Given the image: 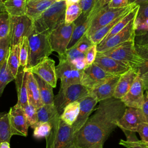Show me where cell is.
I'll return each instance as SVG.
<instances>
[{
	"label": "cell",
	"mask_w": 148,
	"mask_h": 148,
	"mask_svg": "<svg viewBox=\"0 0 148 148\" xmlns=\"http://www.w3.org/2000/svg\"><path fill=\"white\" fill-rule=\"evenodd\" d=\"M92 116L75 135L76 148H86L108 139L117 127V123L123 116L125 105L114 97L98 102Z\"/></svg>",
	"instance_id": "obj_1"
},
{
	"label": "cell",
	"mask_w": 148,
	"mask_h": 148,
	"mask_svg": "<svg viewBox=\"0 0 148 148\" xmlns=\"http://www.w3.org/2000/svg\"><path fill=\"white\" fill-rule=\"evenodd\" d=\"M66 7L65 0H58L54 2L34 20V29L49 35L58 25L65 22Z\"/></svg>",
	"instance_id": "obj_2"
},
{
	"label": "cell",
	"mask_w": 148,
	"mask_h": 148,
	"mask_svg": "<svg viewBox=\"0 0 148 148\" xmlns=\"http://www.w3.org/2000/svg\"><path fill=\"white\" fill-rule=\"evenodd\" d=\"M51 124V130L46 138V148H76L72 125L64 122L60 116Z\"/></svg>",
	"instance_id": "obj_3"
},
{
	"label": "cell",
	"mask_w": 148,
	"mask_h": 148,
	"mask_svg": "<svg viewBox=\"0 0 148 148\" xmlns=\"http://www.w3.org/2000/svg\"><path fill=\"white\" fill-rule=\"evenodd\" d=\"M28 57L25 69L31 68L43 58L49 57L53 51L49 35L36 32L35 29L28 36Z\"/></svg>",
	"instance_id": "obj_4"
},
{
	"label": "cell",
	"mask_w": 148,
	"mask_h": 148,
	"mask_svg": "<svg viewBox=\"0 0 148 148\" xmlns=\"http://www.w3.org/2000/svg\"><path fill=\"white\" fill-rule=\"evenodd\" d=\"M135 45L134 40H131L99 53L122 62L137 72L141 64V60L136 53Z\"/></svg>",
	"instance_id": "obj_5"
},
{
	"label": "cell",
	"mask_w": 148,
	"mask_h": 148,
	"mask_svg": "<svg viewBox=\"0 0 148 148\" xmlns=\"http://www.w3.org/2000/svg\"><path fill=\"white\" fill-rule=\"evenodd\" d=\"M88 95L89 90L81 83L60 87L59 92L54 97V105L61 114L67 105L74 101H79Z\"/></svg>",
	"instance_id": "obj_6"
},
{
	"label": "cell",
	"mask_w": 148,
	"mask_h": 148,
	"mask_svg": "<svg viewBox=\"0 0 148 148\" xmlns=\"http://www.w3.org/2000/svg\"><path fill=\"white\" fill-rule=\"evenodd\" d=\"M136 5L132 3L122 8H112L108 5L102 8L93 17L86 34L90 37L99 28L107 25L113 20L129 11Z\"/></svg>",
	"instance_id": "obj_7"
},
{
	"label": "cell",
	"mask_w": 148,
	"mask_h": 148,
	"mask_svg": "<svg viewBox=\"0 0 148 148\" xmlns=\"http://www.w3.org/2000/svg\"><path fill=\"white\" fill-rule=\"evenodd\" d=\"M75 27L74 22L70 24L63 22L49 35L51 49L53 51L57 52L58 56H65L67 46L71 40Z\"/></svg>",
	"instance_id": "obj_8"
},
{
	"label": "cell",
	"mask_w": 148,
	"mask_h": 148,
	"mask_svg": "<svg viewBox=\"0 0 148 148\" xmlns=\"http://www.w3.org/2000/svg\"><path fill=\"white\" fill-rule=\"evenodd\" d=\"M34 29V20L27 14L10 16V46L20 44L23 38L28 37Z\"/></svg>",
	"instance_id": "obj_9"
},
{
	"label": "cell",
	"mask_w": 148,
	"mask_h": 148,
	"mask_svg": "<svg viewBox=\"0 0 148 148\" xmlns=\"http://www.w3.org/2000/svg\"><path fill=\"white\" fill-rule=\"evenodd\" d=\"M59 64L56 66L58 79L61 80L60 87L81 83L83 71L76 69L66 59L65 56H58Z\"/></svg>",
	"instance_id": "obj_10"
},
{
	"label": "cell",
	"mask_w": 148,
	"mask_h": 148,
	"mask_svg": "<svg viewBox=\"0 0 148 148\" xmlns=\"http://www.w3.org/2000/svg\"><path fill=\"white\" fill-rule=\"evenodd\" d=\"M135 19L132 20L128 24L118 33L110 38L101 41L97 45V53H103L125 42L134 40L135 38Z\"/></svg>",
	"instance_id": "obj_11"
},
{
	"label": "cell",
	"mask_w": 148,
	"mask_h": 148,
	"mask_svg": "<svg viewBox=\"0 0 148 148\" xmlns=\"http://www.w3.org/2000/svg\"><path fill=\"white\" fill-rule=\"evenodd\" d=\"M28 72H31L50 84L53 88L57 85V76L55 66V61L49 57L43 58L35 66L25 69Z\"/></svg>",
	"instance_id": "obj_12"
},
{
	"label": "cell",
	"mask_w": 148,
	"mask_h": 148,
	"mask_svg": "<svg viewBox=\"0 0 148 148\" xmlns=\"http://www.w3.org/2000/svg\"><path fill=\"white\" fill-rule=\"evenodd\" d=\"M116 75H112L97 65L95 62L88 65L83 70L81 84L89 90L97 85Z\"/></svg>",
	"instance_id": "obj_13"
},
{
	"label": "cell",
	"mask_w": 148,
	"mask_h": 148,
	"mask_svg": "<svg viewBox=\"0 0 148 148\" xmlns=\"http://www.w3.org/2000/svg\"><path fill=\"white\" fill-rule=\"evenodd\" d=\"M10 126L12 135L27 136L28 135V124L23 108L16 104L11 107L8 112Z\"/></svg>",
	"instance_id": "obj_14"
},
{
	"label": "cell",
	"mask_w": 148,
	"mask_h": 148,
	"mask_svg": "<svg viewBox=\"0 0 148 148\" xmlns=\"http://www.w3.org/2000/svg\"><path fill=\"white\" fill-rule=\"evenodd\" d=\"M146 120L140 108L126 107L121 117L117 123V127L123 131L136 132L139 125Z\"/></svg>",
	"instance_id": "obj_15"
},
{
	"label": "cell",
	"mask_w": 148,
	"mask_h": 148,
	"mask_svg": "<svg viewBox=\"0 0 148 148\" xmlns=\"http://www.w3.org/2000/svg\"><path fill=\"white\" fill-rule=\"evenodd\" d=\"M144 90L142 79L138 75L130 90L121 100L126 107L141 108L144 100Z\"/></svg>",
	"instance_id": "obj_16"
},
{
	"label": "cell",
	"mask_w": 148,
	"mask_h": 148,
	"mask_svg": "<svg viewBox=\"0 0 148 148\" xmlns=\"http://www.w3.org/2000/svg\"><path fill=\"white\" fill-rule=\"evenodd\" d=\"M79 102L80 103V111L76 121L72 124L75 135L86 123L98 102L93 97L88 95L80 99Z\"/></svg>",
	"instance_id": "obj_17"
},
{
	"label": "cell",
	"mask_w": 148,
	"mask_h": 148,
	"mask_svg": "<svg viewBox=\"0 0 148 148\" xmlns=\"http://www.w3.org/2000/svg\"><path fill=\"white\" fill-rule=\"evenodd\" d=\"M120 76H113L97 85L89 90V95L95 98L98 102L113 97Z\"/></svg>",
	"instance_id": "obj_18"
},
{
	"label": "cell",
	"mask_w": 148,
	"mask_h": 148,
	"mask_svg": "<svg viewBox=\"0 0 148 148\" xmlns=\"http://www.w3.org/2000/svg\"><path fill=\"white\" fill-rule=\"evenodd\" d=\"M94 62L106 72L113 75H121L130 68L122 62L97 53Z\"/></svg>",
	"instance_id": "obj_19"
},
{
	"label": "cell",
	"mask_w": 148,
	"mask_h": 148,
	"mask_svg": "<svg viewBox=\"0 0 148 148\" xmlns=\"http://www.w3.org/2000/svg\"><path fill=\"white\" fill-rule=\"evenodd\" d=\"M138 75L137 72L131 68L121 74L116 85L113 97L121 99L130 90Z\"/></svg>",
	"instance_id": "obj_20"
},
{
	"label": "cell",
	"mask_w": 148,
	"mask_h": 148,
	"mask_svg": "<svg viewBox=\"0 0 148 148\" xmlns=\"http://www.w3.org/2000/svg\"><path fill=\"white\" fill-rule=\"evenodd\" d=\"M29 72L22 68L15 78V83L17 94V103L22 108L28 102L27 95V82Z\"/></svg>",
	"instance_id": "obj_21"
},
{
	"label": "cell",
	"mask_w": 148,
	"mask_h": 148,
	"mask_svg": "<svg viewBox=\"0 0 148 148\" xmlns=\"http://www.w3.org/2000/svg\"><path fill=\"white\" fill-rule=\"evenodd\" d=\"M57 1L58 0H27L26 14L34 20Z\"/></svg>",
	"instance_id": "obj_22"
},
{
	"label": "cell",
	"mask_w": 148,
	"mask_h": 148,
	"mask_svg": "<svg viewBox=\"0 0 148 148\" xmlns=\"http://www.w3.org/2000/svg\"><path fill=\"white\" fill-rule=\"evenodd\" d=\"M75 27L74 28L71 40L67 46V49L73 47L77 41L86 34L90 24V21L87 17L84 16L83 13L74 21Z\"/></svg>",
	"instance_id": "obj_23"
},
{
	"label": "cell",
	"mask_w": 148,
	"mask_h": 148,
	"mask_svg": "<svg viewBox=\"0 0 148 148\" xmlns=\"http://www.w3.org/2000/svg\"><path fill=\"white\" fill-rule=\"evenodd\" d=\"M27 95L28 102L36 108H38L43 105L41 100L37 81L34 73L31 72H29L28 78Z\"/></svg>",
	"instance_id": "obj_24"
},
{
	"label": "cell",
	"mask_w": 148,
	"mask_h": 148,
	"mask_svg": "<svg viewBox=\"0 0 148 148\" xmlns=\"http://www.w3.org/2000/svg\"><path fill=\"white\" fill-rule=\"evenodd\" d=\"M34 75L37 81L41 100L43 105H54V96L53 91V87L47 82L38 76Z\"/></svg>",
	"instance_id": "obj_25"
},
{
	"label": "cell",
	"mask_w": 148,
	"mask_h": 148,
	"mask_svg": "<svg viewBox=\"0 0 148 148\" xmlns=\"http://www.w3.org/2000/svg\"><path fill=\"white\" fill-rule=\"evenodd\" d=\"M38 121L51 123L60 116L54 105H43L37 108Z\"/></svg>",
	"instance_id": "obj_26"
},
{
	"label": "cell",
	"mask_w": 148,
	"mask_h": 148,
	"mask_svg": "<svg viewBox=\"0 0 148 148\" xmlns=\"http://www.w3.org/2000/svg\"><path fill=\"white\" fill-rule=\"evenodd\" d=\"M27 0H6L3 2L4 9L10 16L26 14Z\"/></svg>",
	"instance_id": "obj_27"
},
{
	"label": "cell",
	"mask_w": 148,
	"mask_h": 148,
	"mask_svg": "<svg viewBox=\"0 0 148 148\" xmlns=\"http://www.w3.org/2000/svg\"><path fill=\"white\" fill-rule=\"evenodd\" d=\"M139 5H136L134 8H132L131 10H130L114 27L113 28L110 30V31L106 35V36L102 40H106L109 38H110L113 35H115L116 34L120 32L121 30H122L125 27H126L128 23L133 20L134 18L136 17L138 9H139Z\"/></svg>",
	"instance_id": "obj_28"
},
{
	"label": "cell",
	"mask_w": 148,
	"mask_h": 148,
	"mask_svg": "<svg viewBox=\"0 0 148 148\" xmlns=\"http://www.w3.org/2000/svg\"><path fill=\"white\" fill-rule=\"evenodd\" d=\"M20 43L10 46L8 57V67L15 78L18 72L20 67Z\"/></svg>",
	"instance_id": "obj_29"
},
{
	"label": "cell",
	"mask_w": 148,
	"mask_h": 148,
	"mask_svg": "<svg viewBox=\"0 0 148 148\" xmlns=\"http://www.w3.org/2000/svg\"><path fill=\"white\" fill-rule=\"evenodd\" d=\"M80 111L79 101L72 102L67 105L60 114V118L69 125L72 124L76 121Z\"/></svg>",
	"instance_id": "obj_30"
},
{
	"label": "cell",
	"mask_w": 148,
	"mask_h": 148,
	"mask_svg": "<svg viewBox=\"0 0 148 148\" xmlns=\"http://www.w3.org/2000/svg\"><path fill=\"white\" fill-rule=\"evenodd\" d=\"M129 10V11H130ZM127 12L124 13V14L120 15L114 20H113L112 21L108 24L107 25H105L104 27L99 28L97 31H96L94 34H92L89 38H90L91 40L93 43L94 45H98L99 43L106 36V35L110 31V30L113 28V27L129 12Z\"/></svg>",
	"instance_id": "obj_31"
},
{
	"label": "cell",
	"mask_w": 148,
	"mask_h": 148,
	"mask_svg": "<svg viewBox=\"0 0 148 148\" xmlns=\"http://www.w3.org/2000/svg\"><path fill=\"white\" fill-rule=\"evenodd\" d=\"M126 136V140L120 139L119 145L126 148H148V142L139 140L135 135V132L123 131Z\"/></svg>",
	"instance_id": "obj_32"
},
{
	"label": "cell",
	"mask_w": 148,
	"mask_h": 148,
	"mask_svg": "<svg viewBox=\"0 0 148 148\" xmlns=\"http://www.w3.org/2000/svg\"><path fill=\"white\" fill-rule=\"evenodd\" d=\"M137 54L141 60V64L137 72L140 77L148 72V43L145 45H135Z\"/></svg>",
	"instance_id": "obj_33"
},
{
	"label": "cell",
	"mask_w": 148,
	"mask_h": 148,
	"mask_svg": "<svg viewBox=\"0 0 148 148\" xmlns=\"http://www.w3.org/2000/svg\"><path fill=\"white\" fill-rule=\"evenodd\" d=\"M12 136L8 112L0 113V143L2 142H10Z\"/></svg>",
	"instance_id": "obj_34"
},
{
	"label": "cell",
	"mask_w": 148,
	"mask_h": 148,
	"mask_svg": "<svg viewBox=\"0 0 148 148\" xmlns=\"http://www.w3.org/2000/svg\"><path fill=\"white\" fill-rule=\"evenodd\" d=\"M14 80L15 77L12 74L8 65L7 57L0 67V96L2 94L7 84Z\"/></svg>",
	"instance_id": "obj_35"
},
{
	"label": "cell",
	"mask_w": 148,
	"mask_h": 148,
	"mask_svg": "<svg viewBox=\"0 0 148 148\" xmlns=\"http://www.w3.org/2000/svg\"><path fill=\"white\" fill-rule=\"evenodd\" d=\"M34 129L33 136L36 139L46 138L51 130V124L49 122L38 121L31 127Z\"/></svg>",
	"instance_id": "obj_36"
},
{
	"label": "cell",
	"mask_w": 148,
	"mask_h": 148,
	"mask_svg": "<svg viewBox=\"0 0 148 148\" xmlns=\"http://www.w3.org/2000/svg\"><path fill=\"white\" fill-rule=\"evenodd\" d=\"M82 13L79 3L67 5L65 13V23L70 24L73 23Z\"/></svg>",
	"instance_id": "obj_37"
},
{
	"label": "cell",
	"mask_w": 148,
	"mask_h": 148,
	"mask_svg": "<svg viewBox=\"0 0 148 148\" xmlns=\"http://www.w3.org/2000/svg\"><path fill=\"white\" fill-rule=\"evenodd\" d=\"M10 16L6 12L0 13V39L9 35Z\"/></svg>",
	"instance_id": "obj_38"
},
{
	"label": "cell",
	"mask_w": 148,
	"mask_h": 148,
	"mask_svg": "<svg viewBox=\"0 0 148 148\" xmlns=\"http://www.w3.org/2000/svg\"><path fill=\"white\" fill-rule=\"evenodd\" d=\"M29 127H31L38 122L37 108L31 103L28 102L23 107Z\"/></svg>",
	"instance_id": "obj_39"
},
{
	"label": "cell",
	"mask_w": 148,
	"mask_h": 148,
	"mask_svg": "<svg viewBox=\"0 0 148 148\" xmlns=\"http://www.w3.org/2000/svg\"><path fill=\"white\" fill-rule=\"evenodd\" d=\"M28 57V39L24 36L20 43V67L25 68Z\"/></svg>",
	"instance_id": "obj_40"
},
{
	"label": "cell",
	"mask_w": 148,
	"mask_h": 148,
	"mask_svg": "<svg viewBox=\"0 0 148 148\" xmlns=\"http://www.w3.org/2000/svg\"><path fill=\"white\" fill-rule=\"evenodd\" d=\"M10 48L9 35L1 39L0 40V67L7 58Z\"/></svg>",
	"instance_id": "obj_41"
},
{
	"label": "cell",
	"mask_w": 148,
	"mask_h": 148,
	"mask_svg": "<svg viewBox=\"0 0 148 148\" xmlns=\"http://www.w3.org/2000/svg\"><path fill=\"white\" fill-rule=\"evenodd\" d=\"M138 14L135 19V28L148 19V2L139 5Z\"/></svg>",
	"instance_id": "obj_42"
},
{
	"label": "cell",
	"mask_w": 148,
	"mask_h": 148,
	"mask_svg": "<svg viewBox=\"0 0 148 148\" xmlns=\"http://www.w3.org/2000/svg\"><path fill=\"white\" fill-rule=\"evenodd\" d=\"M93 43L91 40L90 38L85 34L73 46L79 51L86 53L87 50L93 45Z\"/></svg>",
	"instance_id": "obj_43"
},
{
	"label": "cell",
	"mask_w": 148,
	"mask_h": 148,
	"mask_svg": "<svg viewBox=\"0 0 148 148\" xmlns=\"http://www.w3.org/2000/svg\"><path fill=\"white\" fill-rule=\"evenodd\" d=\"M65 56L69 62L82 58H85V53L79 51L75 47L73 46L66 50Z\"/></svg>",
	"instance_id": "obj_44"
},
{
	"label": "cell",
	"mask_w": 148,
	"mask_h": 148,
	"mask_svg": "<svg viewBox=\"0 0 148 148\" xmlns=\"http://www.w3.org/2000/svg\"><path fill=\"white\" fill-rule=\"evenodd\" d=\"M111 0H96L94 7L88 16L87 18L90 21L92 20L95 15L104 6L107 5Z\"/></svg>",
	"instance_id": "obj_45"
},
{
	"label": "cell",
	"mask_w": 148,
	"mask_h": 148,
	"mask_svg": "<svg viewBox=\"0 0 148 148\" xmlns=\"http://www.w3.org/2000/svg\"><path fill=\"white\" fill-rule=\"evenodd\" d=\"M96 0H80L79 2L80 6L82 10V13L88 17L92 10Z\"/></svg>",
	"instance_id": "obj_46"
},
{
	"label": "cell",
	"mask_w": 148,
	"mask_h": 148,
	"mask_svg": "<svg viewBox=\"0 0 148 148\" xmlns=\"http://www.w3.org/2000/svg\"><path fill=\"white\" fill-rule=\"evenodd\" d=\"M97 54V45H93L85 53V60L87 65H90L94 62Z\"/></svg>",
	"instance_id": "obj_47"
},
{
	"label": "cell",
	"mask_w": 148,
	"mask_h": 148,
	"mask_svg": "<svg viewBox=\"0 0 148 148\" xmlns=\"http://www.w3.org/2000/svg\"><path fill=\"white\" fill-rule=\"evenodd\" d=\"M140 135L141 140L148 142V122H143L140 123L136 131Z\"/></svg>",
	"instance_id": "obj_48"
},
{
	"label": "cell",
	"mask_w": 148,
	"mask_h": 148,
	"mask_svg": "<svg viewBox=\"0 0 148 148\" xmlns=\"http://www.w3.org/2000/svg\"><path fill=\"white\" fill-rule=\"evenodd\" d=\"M128 0H111L108 6L112 8H122L128 6Z\"/></svg>",
	"instance_id": "obj_49"
},
{
	"label": "cell",
	"mask_w": 148,
	"mask_h": 148,
	"mask_svg": "<svg viewBox=\"0 0 148 148\" xmlns=\"http://www.w3.org/2000/svg\"><path fill=\"white\" fill-rule=\"evenodd\" d=\"M142 112L143 114L146 122H148V92L146 91L144 94V100L141 107Z\"/></svg>",
	"instance_id": "obj_50"
},
{
	"label": "cell",
	"mask_w": 148,
	"mask_h": 148,
	"mask_svg": "<svg viewBox=\"0 0 148 148\" xmlns=\"http://www.w3.org/2000/svg\"><path fill=\"white\" fill-rule=\"evenodd\" d=\"M76 69L80 70V71H83L87 65L86 61L85 60V58H79L76 60H74L70 62Z\"/></svg>",
	"instance_id": "obj_51"
},
{
	"label": "cell",
	"mask_w": 148,
	"mask_h": 148,
	"mask_svg": "<svg viewBox=\"0 0 148 148\" xmlns=\"http://www.w3.org/2000/svg\"><path fill=\"white\" fill-rule=\"evenodd\" d=\"M148 31V19L138 25L135 29V35H140Z\"/></svg>",
	"instance_id": "obj_52"
},
{
	"label": "cell",
	"mask_w": 148,
	"mask_h": 148,
	"mask_svg": "<svg viewBox=\"0 0 148 148\" xmlns=\"http://www.w3.org/2000/svg\"><path fill=\"white\" fill-rule=\"evenodd\" d=\"M135 43L137 45H145L148 43V31L145 34L135 35Z\"/></svg>",
	"instance_id": "obj_53"
},
{
	"label": "cell",
	"mask_w": 148,
	"mask_h": 148,
	"mask_svg": "<svg viewBox=\"0 0 148 148\" xmlns=\"http://www.w3.org/2000/svg\"><path fill=\"white\" fill-rule=\"evenodd\" d=\"M145 90L148 91V72L143 74L142 76H140Z\"/></svg>",
	"instance_id": "obj_54"
},
{
	"label": "cell",
	"mask_w": 148,
	"mask_h": 148,
	"mask_svg": "<svg viewBox=\"0 0 148 148\" xmlns=\"http://www.w3.org/2000/svg\"><path fill=\"white\" fill-rule=\"evenodd\" d=\"M103 143H102V142L97 143L96 144L93 145L91 146H90V147H86V148H103Z\"/></svg>",
	"instance_id": "obj_55"
},
{
	"label": "cell",
	"mask_w": 148,
	"mask_h": 148,
	"mask_svg": "<svg viewBox=\"0 0 148 148\" xmlns=\"http://www.w3.org/2000/svg\"><path fill=\"white\" fill-rule=\"evenodd\" d=\"M10 142H2L0 143V148H10Z\"/></svg>",
	"instance_id": "obj_56"
},
{
	"label": "cell",
	"mask_w": 148,
	"mask_h": 148,
	"mask_svg": "<svg viewBox=\"0 0 148 148\" xmlns=\"http://www.w3.org/2000/svg\"><path fill=\"white\" fill-rule=\"evenodd\" d=\"M147 2H148V0H135L133 3L136 5H140Z\"/></svg>",
	"instance_id": "obj_57"
},
{
	"label": "cell",
	"mask_w": 148,
	"mask_h": 148,
	"mask_svg": "<svg viewBox=\"0 0 148 148\" xmlns=\"http://www.w3.org/2000/svg\"><path fill=\"white\" fill-rule=\"evenodd\" d=\"M80 0H65L66 6L73 4V3H79Z\"/></svg>",
	"instance_id": "obj_58"
},
{
	"label": "cell",
	"mask_w": 148,
	"mask_h": 148,
	"mask_svg": "<svg viewBox=\"0 0 148 148\" xmlns=\"http://www.w3.org/2000/svg\"><path fill=\"white\" fill-rule=\"evenodd\" d=\"M6 12L5 9H4V6H3V2H2L1 1H0V13L1 12Z\"/></svg>",
	"instance_id": "obj_59"
},
{
	"label": "cell",
	"mask_w": 148,
	"mask_h": 148,
	"mask_svg": "<svg viewBox=\"0 0 148 148\" xmlns=\"http://www.w3.org/2000/svg\"><path fill=\"white\" fill-rule=\"evenodd\" d=\"M135 0H128V3L129 4H132L135 2Z\"/></svg>",
	"instance_id": "obj_60"
},
{
	"label": "cell",
	"mask_w": 148,
	"mask_h": 148,
	"mask_svg": "<svg viewBox=\"0 0 148 148\" xmlns=\"http://www.w3.org/2000/svg\"><path fill=\"white\" fill-rule=\"evenodd\" d=\"M5 1H6V0H0V1H1L2 2H4Z\"/></svg>",
	"instance_id": "obj_61"
},
{
	"label": "cell",
	"mask_w": 148,
	"mask_h": 148,
	"mask_svg": "<svg viewBox=\"0 0 148 148\" xmlns=\"http://www.w3.org/2000/svg\"><path fill=\"white\" fill-rule=\"evenodd\" d=\"M31 1H39V0H31Z\"/></svg>",
	"instance_id": "obj_62"
},
{
	"label": "cell",
	"mask_w": 148,
	"mask_h": 148,
	"mask_svg": "<svg viewBox=\"0 0 148 148\" xmlns=\"http://www.w3.org/2000/svg\"><path fill=\"white\" fill-rule=\"evenodd\" d=\"M0 40H1V39H0Z\"/></svg>",
	"instance_id": "obj_63"
},
{
	"label": "cell",
	"mask_w": 148,
	"mask_h": 148,
	"mask_svg": "<svg viewBox=\"0 0 148 148\" xmlns=\"http://www.w3.org/2000/svg\"><path fill=\"white\" fill-rule=\"evenodd\" d=\"M147 92H148V91H147Z\"/></svg>",
	"instance_id": "obj_64"
}]
</instances>
